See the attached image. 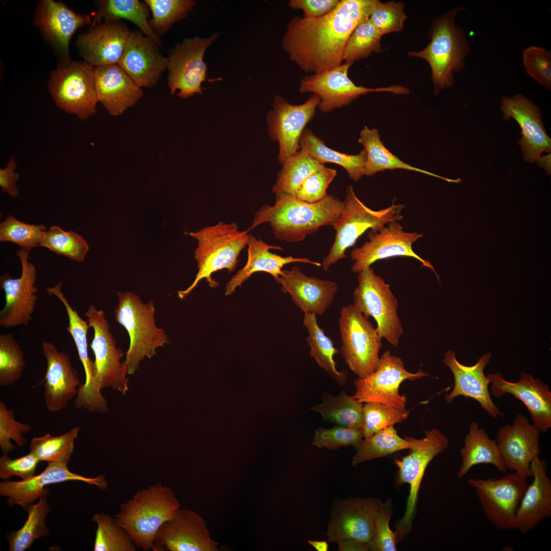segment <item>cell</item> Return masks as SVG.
<instances>
[{
  "label": "cell",
  "instance_id": "1",
  "mask_svg": "<svg viewBox=\"0 0 551 551\" xmlns=\"http://www.w3.org/2000/svg\"><path fill=\"white\" fill-rule=\"evenodd\" d=\"M379 0H340L319 17L292 18L282 46L289 59L305 72L318 73L343 63L346 42L361 22L369 18Z\"/></svg>",
  "mask_w": 551,
  "mask_h": 551
},
{
  "label": "cell",
  "instance_id": "2",
  "mask_svg": "<svg viewBox=\"0 0 551 551\" xmlns=\"http://www.w3.org/2000/svg\"><path fill=\"white\" fill-rule=\"evenodd\" d=\"M344 209L343 201L333 195L328 194L314 203L302 201L294 196H277L273 206L264 205L256 212L248 230L268 223L279 240L300 242L321 227H333Z\"/></svg>",
  "mask_w": 551,
  "mask_h": 551
},
{
  "label": "cell",
  "instance_id": "3",
  "mask_svg": "<svg viewBox=\"0 0 551 551\" xmlns=\"http://www.w3.org/2000/svg\"><path fill=\"white\" fill-rule=\"evenodd\" d=\"M464 10L463 7H456L434 17L429 30V43L420 51L407 53L409 57L421 58L428 63L436 95L452 87L454 73L465 66L470 52L468 40L463 28L456 22L457 14Z\"/></svg>",
  "mask_w": 551,
  "mask_h": 551
},
{
  "label": "cell",
  "instance_id": "4",
  "mask_svg": "<svg viewBox=\"0 0 551 551\" xmlns=\"http://www.w3.org/2000/svg\"><path fill=\"white\" fill-rule=\"evenodd\" d=\"M180 509V504L172 489L159 483L138 491L131 499L121 504L114 520L137 547L149 550L153 549L159 528Z\"/></svg>",
  "mask_w": 551,
  "mask_h": 551
},
{
  "label": "cell",
  "instance_id": "5",
  "mask_svg": "<svg viewBox=\"0 0 551 551\" xmlns=\"http://www.w3.org/2000/svg\"><path fill=\"white\" fill-rule=\"evenodd\" d=\"M248 231H239L235 222L220 221L199 231L190 232V235L198 241L194 258L198 270L193 283L186 290L178 291V296L184 298L187 296L203 279H206L210 287L218 286V283L212 279L211 275L223 269H228L229 272L235 270L238 256L247 245Z\"/></svg>",
  "mask_w": 551,
  "mask_h": 551
},
{
  "label": "cell",
  "instance_id": "6",
  "mask_svg": "<svg viewBox=\"0 0 551 551\" xmlns=\"http://www.w3.org/2000/svg\"><path fill=\"white\" fill-rule=\"evenodd\" d=\"M118 304L115 309L116 321L128 333L130 345L123 362L128 373L133 374L140 362L146 357L151 358L156 349L170 341L163 329L157 327L154 318L155 308L153 300L144 304L134 293L117 292Z\"/></svg>",
  "mask_w": 551,
  "mask_h": 551
},
{
  "label": "cell",
  "instance_id": "7",
  "mask_svg": "<svg viewBox=\"0 0 551 551\" xmlns=\"http://www.w3.org/2000/svg\"><path fill=\"white\" fill-rule=\"evenodd\" d=\"M343 202L344 211L333 226L336 232L335 240L321 264L324 271L338 260L347 257L346 250L354 246L366 230L378 231L387 224L403 218L401 212L404 205L392 204L385 209L372 210L358 198L351 185L346 188Z\"/></svg>",
  "mask_w": 551,
  "mask_h": 551
},
{
  "label": "cell",
  "instance_id": "8",
  "mask_svg": "<svg viewBox=\"0 0 551 551\" xmlns=\"http://www.w3.org/2000/svg\"><path fill=\"white\" fill-rule=\"evenodd\" d=\"M338 328L340 351L345 364L357 377L364 378L377 369L380 361L382 337L368 318L353 305L340 311Z\"/></svg>",
  "mask_w": 551,
  "mask_h": 551
},
{
  "label": "cell",
  "instance_id": "9",
  "mask_svg": "<svg viewBox=\"0 0 551 551\" xmlns=\"http://www.w3.org/2000/svg\"><path fill=\"white\" fill-rule=\"evenodd\" d=\"M424 438L416 439L406 437L412 443L409 453L401 460H396L398 467L397 484L409 485V494L405 514L395 523L394 532L397 541H402L410 533L415 513L418 492L426 468L433 458L444 452L449 442L439 430H424Z\"/></svg>",
  "mask_w": 551,
  "mask_h": 551
},
{
  "label": "cell",
  "instance_id": "10",
  "mask_svg": "<svg viewBox=\"0 0 551 551\" xmlns=\"http://www.w3.org/2000/svg\"><path fill=\"white\" fill-rule=\"evenodd\" d=\"M94 68L85 61L71 60L52 71L48 82V91L55 104L82 120H87L96 112L98 101Z\"/></svg>",
  "mask_w": 551,
  "mask_h": 551
},
{
  "label": "cell",
  "instance_id": "11",
  "mask_svg": "<svg viewBox=\"0 0 551 551\" xmlns=\"http://www.w3.org/2000/svg\"><path fill=\"white\" fill-rule=\"evenodd\" d=\"M358 283L353 306L366 317L374 318L382 338L397 347L404 330L398 315L397 300L390 285L371 266L358 273Z\"/></svg>",
  "mask_w": 551,
  "mask_h": 551
},
{
  "label": "cell",
  "instance_id": "12",
  "mask_svg": "<svg viewBox=\"0 0 551 551\" xmlns=\"http://www.w3.org/2000/svg\"><path fill=\"white\" fill-rule=\"evenodd\" d=\"M515 471L497 479L470 478L468 484L475 492L486 518L497 530L516 529V515L528 486Z\"/></svg>",
  "mask_w": 551,
  "mask_h": 551
},
{
  "label": "cell",
  "instance_id": "13",
  "mask_svg": "<svg viewBox=\"0 0 551 551\" xmlns=\"http://www.w3.org/2000/svg\"><path fill=\"white\" fill-rule=\"evenodd\" d=\"M218 36L215 33L208 38H185L168 51L167 80L171 94L179 90L177 95L186 98L203 93L202 84L206 80L208 70L204 55Z\"/></svg>",
  "mask_w": 551,
  "mask_h": 551
},
{
  "label": "cell",
  "instance_id": "14",
  "mask_svg": "<svg viewBox=\"0 0 551 551\" xmlns=\"http://www.w3.org/2000/svg\"><path fill=\"white\" fill-rule=\"evenodd\" d=\"M351 65L344 62L324 71L306 76L300 81L299 90L302 93L317 94L320 97L318 108L323 113L347 106L361 95L370 92L406 94L410 91L398 85L375 88L357 86L348 77Z\"/></svg>",
  "mask_w": 551,
  "mask_h": 551
},
{
  "label": "cell",
  "instance_id": "15",
  "mask_svg": "<svg viewBox=\"0 0 551 551\" xmlns=\"http://www.w3.org/2000/svg\"><path fill=\"white\" fill-rule=\"evenodd\" d=\"M425 376L430 375L421 370L415 373L408 371L400 357L387 350L380 358L379 365L373 372L355 381L356 392L353 397L361 403L374 402L404 409L407 398L405 394L399 393L402 383Z\"/></svg>",
  "mask_w": 551,
  "mask_h": 551
},
{
  "label": "cell",
  "instance_id": "16",
  "mask_svg": "<svg viewBox=\"0 0 551 551\" xmlns=\"http://www.w3.org/2000/svg\"><path fill=\"white\" fill-rule=\"evenodd\" d=\"M85 315L94 332L90 347L94 355V377L97 386L101 390L111 387L125 394L129 389L128 368L120 362L124 354L116 347L104 311L91 305Z\"/></svg>",
  "mask_w": 551,
  "mask_h": 551
},
{
  "label": "cell",
  "instance_id": "17",
  "mask_svg": "<svg viewBox=\"0 0 551 551\" xmlns=\"http://www.w3.org/2000/svg\"><path fill=\"white\" fill-rule=\"evenodd\" d=\"M369 240L360 247L353 249L350 257L353 262L351 270L354 273L371 266L375 261L394 257H411L417 260L423 267H428L440 278L432 264L422 259L413 250L412 244L422 237L417 232H406L397 221L391 222L378 231L370 230L367 235Z\"/></svg>",
  "mask_w": 551,
  "mask_h": 551
},
{
  "label": "cell",
  "instance_id": "18",
  "mask_svg": "<svg viewBox=\"0 0 551 551\" xmlns=\"http://www.w3.org/2000/svg\"><path fill=\"white\" fill-rule=\"evenodd\" d=\"M320 102V97L315 93L299 105L291 104L279 95L274 97L272 109L267 118L270 137L279 143L280 163L300 149L301 135L314 117Z\"/></svg>",
  "mask_w": 551,
  "mask_h": 551
},
{
  "label": "cell",
  "instance_id": "19",
  "mask_svg": "<svg viewBox=\"0 0 551 551\" xmlns=\"http://www.w3.org/2000/svg\"><path fill=\"white\" fill-rule=\"evenodd\" d=\"M29 251L21 249L17 252L22 267L20 277L14 279L8 274L1 277V288L5 295V305L0 312L1 327H28L32 319L38 289L36 268L29 261Z\"/></svg>",
  "mask_w": 551,
  "mask_h": 551
},
{
  "label": "cell",
  "instance_id": "20",
  "mask_svg": "<svg viewBox=\"0 0 551 551\" xmlns=\"http://www.w3.org/2000/svg\"><path fill=\"white\" fill-rule=\"evenodd\" d=\"M381 503L373 498H335L328 525V541L352 539L368 544L373 536L375 517Z\"/></svg>",
  "mask_w": 551,
  "mask_h": 551
},
{
  "label": "cell",
  "instance_id": "21",
  "mask_svg": "<svg viewBox=\"0 0 551 551\" xmlns=\"http://www.w3.org/2000/svg\"><path fill=\"white\" fill-rule=\"evenodd\" d=\"M204 519L188 509H180L158 530L154 551H217Z\"/></svg>",
  "mask_w": 551,
  "mask_h": 551
},
{
  "label": "cell",
  "instance_id": "22",
  "mask_svg": "<svg viewBox=\"0 0 551 551\" xmlns=\"http://www.w3.org/2000/svg\"><path fill=\"white\" fill-rule=\"evenodd\" d=\"M69 481L85 482L104 490L108 488V482L103 475L86 477L70 471L67 463H48L40 474L20 481L5 480L0 483V495L8 497L10 506L17 504L24 510L34 502L50 494L48 485Z\"/></svg>",
  "mask_w": 551,
  "mask_h": 551
},
{
  "label": "cell",
  "instance_id": "23",
  "mask_svg": "<svg viewBox=\"0 0 551 551\" xmlns=\"http://www.w3.org/2000/svg\"><path fill=\"white\" fill-rule=\"evenodd\" d=\"M87 14L76 13L61 1L41 0L35 9L34 25L57 52L64 64L71 61L69 54L70 39L78 29L91 24Z\"/></svg>",
  "mask_w": 551,
  "mask_h": 551
},
{
  "label": "cell",
  "instance_id": "24",
  "mask_svg": "<svg viewBox=\"0 0 551 551\" xmlns=\"http://www.w3.org/2000/svg\"><path fill=\"white\" fill-rule=\"evenodd\" d=\"M540 433L526 416L519 413L513 424L499 428L496 442L507 470L525 478L532 477L530 464L540 453Z\"/></svg>",
  "mask_w": 551,
  "mask_h": 551
},
{
  "label": "cell",
  "instance_id": "25",
  "mask_svg": "<svg viewBox=\"0 0 551 551\" xmlns=\"http://www.w3.org/2000/svg\"><path fill=\"white\" fill-rule=\"evenodd\" d=\"M487 377L493 395L500 398L507 393L513 395L525 406L533 424L540 432H546L551 427V392L547 384L525 372L520 373L516 382L505 380L498 372Z\"/></svg>",
  "mask_w": 551,
  "mask_h": 551
},
{
  "label": "cell",
  "instance_id": "26",
  "mask_svg": "<svg viewBox=\"0 0 551 551\" xmlns=\"http://www.w3.org/2000/svg\"><path fill=\"white\" fill-rule=\"evenodd\" d=\"M156 41L141 31H131L118 65L140 87L155 86L167 70V57Z\"/></svg>",
  "mask_w": 551,
  "mask_h": 551
},
{
  "label": "cell",
  "instance_id": "27",
  "mask_svg": "<svg viewBox=\"0 0 551 551\" xmlns=\"http://www.w3.org/2000/svg\"><path fill=\"white\" fill-rule=\"evenodd\" d=\"M46 368L43 379L45 404L52 412L66 408L77 396L81 384L78 371L68 354L59 351L52 342L42 343Z\"/></svg>",
  "mask_w": 551,
  "mask_h": 551
},
{
  "label": "cell",
  "instance_id": "28",
  "mask_svg": "<svg viewBox=\"0 0 551 551\" xmlns=\"http://www.w3.org/2000/svg\"><path fill=\"white\" fill-rule=\"evenodd\" d=\"M500 109L505 120L513 118L521 129L522 137L518 143L526 162H537L543 152H550V138L543 127L538 106L518 94L503 97Z\"/></svg>",
  "mask_w": 551,
  "mask_h": 551
},
{
  "label": "cell",
  "instance_id": "29",
  "mask_svg": "<svg viewBox=\"0 0 551 551\" xmlns=\"http://www.w3.org/2000/svg\"><path fill=\"white\" fill-rule=\"evenodd\" d=\"M131 32L120 21L100 22L79 36L77 46L85 62L93 67L117 64Z\"/></svg>",
  "mask_w": 551,
  "mask_h": 551
},
{
  "label": "cell",
  "instance_id": "30",
  "mask_svg": "<svg viewBox=\"0 0 551 551\" xmlns=\"http://www.w3.org/2000/svg\"><path fill=\"white\" fill-rule=\"evenodd\" d=\"M491 355V353L483 355L474 365L469 366L460 363L454 351L448 350L446 352L443 363L451 370L454 377L453 390L445 397L447 403L462 395L477 400L492 418L496 419L503 415L491 398L489 390L490 380L484 371Z\"/></svg>",
  "mask_w": 551,
  "mask_h": 551
},
{
  "label": "cell",
  "instance_id": "31",
  "mask_svg": "<svg viewBox=\"0 0 551 551\" xmlns=\"http://www.w3.org/2000/svg\"><path fill=\"white\" fill-rule=\"evenodd\" d=\"M281 290L289 294L295 305L304 313L321 315L332 304L338 285L334 281L308 276L297 266L283 270L274 279Z\"/></svg>",
  "mask_w": 551,
  "mask_h": 551
},
{
  "label": "cell",
  "instance_id": "32",
  "mask_svg": "<svg viewBox=\"0 0 551 551\" xmlns=\"http://www.w3.org/2000/svg\"><path fill=\"white\" fill-rule=\"evenodd\" d=\"M98 102L111 116L121 115L143 96V90L118 65L95 67Z\"/></svg>",
  "mask_w": 551,
  "mask_h": 551
},
{
  "label": "cell",
  "instance_id": "33",
  "mask_svg": "<svg viewBox=\"0 0 551 551\" xmlns=\"http://www.w3.org/2000/svg\"><path fill=\"white\" fill-rule=\"evenodd\" d=\"M533 480L528 485L516 515V529L525 534L551 516V480L546 465L539 456L530 464Z\"/></svg>",
  "mask_w": 551,
  "mask_h": 551
},
{
  "label": "cell",
  "instance_id": "34",
  "mask_svg": "<svg viewBox=\"0 0 551 551\" xmlns=\"http://www.w3.org/2000/svg\"><path fill=\"white\" fill-rule=\"evenodd\" d=\"M61 289L62 282H59L54 287L46 288V291L49 294L56 296L65 308L68 319L66 330L74 341L84 369L85 381L79 387L78 397L84 402H95L101 399L102 395L95 380L93 361L89 356L87 333L90 327L88 321L84 320L70 305Z\"/></svg>",
  "mask_w": 551,
  "mask_h": 551
},
{
  "label": "cell",
  "instance_id": "35",
  "mask_svg": "<svg viewBox=\"0 0 551 551\" xmlns=\"http://www.w3.org/2000/svg\"><path fill=\"white\" fill-rule=\"evenodd\" d=\"M247 260L246 265L239 270L227 283L225 294L230 295L236 288L241 285L252 274L263 271L270 274L274 279L282 272L284 265L292 263H303L320 267V263L312 261L308 258L292 256L282 257L270 252V249L283 250V248L268 244L251 234L247 241Z\"/></svg>",
  "mask_w": 551,
  "mask_h": 551
},
{
  "label": "cell",
  "instance_id": "36",
  "mask_svg": "<svg viewBox=\"0 0 551 551\" xmlns=\"http://www.w3.org/2000/svg\"><path fill=\"white\" fill-rule=\"evenodd\" d=\"M460 453L462 463L456 474L458 478L464 477L474 466L481 464L493 465L500 472L506 473L508 470L496 441L491 439L476 421L470 423Z\"/></svg>",
  "mask_w": 551,
  "mask_h": 551
},
{
  "label": "cell",
  "instance_id": "37",
  "mask_svg": "<svg viewBox=\"0 0 551 551\" xmlns=\"http://www.w3.org/2000/svg\"><path fill=\"white\" fill-rule=\"evenodd\" d=\"M358 142L365 149L367 154L364 175L372 176L379 171L386 170L403 169L419 172L441 179L450 183H458L461 179H450L430 171L411 166L400 160L391 153L382 142L377 129H369L365 127L360 133Z\"/></svg>",
  "mask_w": 551,
  "mask_h": 551
},
{
  "label": "cell",
  "instance_id": "38",
  "mask_svg": "<svg viewBox=\"0 0 551 551\" xmlns=\"http://www.w3.org/2000/svg\"><path fill=\"white\" fill-rule=\"evenodd\" d=\"M97 11L90 26L105 21H118L123 19L136 26L145 36L157 42L161 48L162 43L153 32L149 23L151 11L143 1L138 0H103L96 1Z\"/></svg>",
  "mask_w": 551,
  "mask_h": 551
},
{
  "label": "cell",
  "instance_id": "39",
  "mask_svg": "<svg viewBox=\"0 0 551 551\" xmlns=\"http://www.w3.org/2000/svg\"><path fill=\"white\" fill-rule=\"evenodd\" d=\"M300 149L321 164L332 163L344 168L350 178L357 181L364 175L366 152L363 148L357 155H348L328 147L324 141L308 128L304 130L299 140Z\"/></svg>",
  "mask_w": 551,
  "mask_h": 551
},
{
  "label": "cell",
  "instance_id": "40",
  "mask_svg": "<svg viewBox=\"0 0 551 551\" xmlns=\"http://www.w3.org/2000/svg\"><path fill=\"white\" fill-rule=\"evenodd\" d=\"M303 324L308 332L306 340L310 347V356L339 385H343L347 380V373L344 370H337L334 359V356L339 351L335 347L332 339L318 325L316 315L304 313Z\"/></svg>",
  "mask_w": 551,
  "mask_h": 551
},
{
  "label": "cell",
  "instance_id": "41",
  "mask_svg": "<svg viewBox=\"0 0 551 551\" xmlns=\"http://www.w3.org/2000/svg\"><path fill=\"white\" fill-rule=\"evenodd\" d=\"M362 403L342 390L337 396L324 393L321 403L310 409L320 413L322 419L336 425L360 429L362 425Z\"/></svg>",
  "mask_w": 551,
  "mask_h": 551
},
{
  "label": "cell",
  "instance_id": "42",
  "mask_svg": "<svg viewBox=\"0 0 551 551\" xmlns=\"http://www.w3.org/2000/svg\"><path fill=\"white\" fill-rule=\"evenodd\" d=\"M26 511L28 516L22 527L7 535L10 551H24L31 547L36 539L49 534L45 522L51 511L46 496L41 497L37 503L29 505Z\"/></svg>",
  "mask_w": 551,
  "mask_h": 551
},
{
  "label": "cell",
  "instance_id": "43",
  "mask_svg": "<svg viewBox=\"0 0 551 551\" xmlns=\"http://www.w3.org/2000/svg\"><path fill=\"white\" fill-rule=\"evenodd\" d=\"M324 164L298 150L283 163L272 192L277 196H294L298 186L312 173Z\"/></svg>",
  "mask_w": 551,
  "mask_h": 551
},
{
  "label": "cell",
  "instance_id": "44",
  "mask_svg": "<svg viewBox=\"0 0 551 551\" xmlns=\"http://www.w3.org/2000/svg\"><path fill=\"white\" fill-rule=\"evenodd\" d=\"M412 446L411 441L406 437H399L393 426L389 427L362 440L356 447L357 452L353 458L352 465L356 466L366 461L410 449Z\"/></svg>",
  "mask_w": 551,
  "mask_h": 551
},
{
  "label": "cell",
  "instance_id": "45",
  "mask_svg": "<svg viewBox=\"0 0 551 551\" xmlns=\"http://www.w3.org/2000/svg\"><path fill=\"white\" fill-rule=\"evenodd\" d=\"M80 428L75 427L57 436L47 433L34 437L30 444V452L40 460L48 463H67L73 453L74 442L78 437Z\"/></svg>",
  "mask_w": 551,
  "mask_h": 551
},
{
  "label": "cell",
  "instance_id": "46",
  "mask_svg": "<svg viewBox=\"0 0 551 551\" xmlns=\"http://www.w3.org/2000/svg\"><path fill=\"white\" fill-rule=\"evenodd\" d=\"M382 37L369 18L364 20L357 26L348 38L343 51V62L352 65L373 53L381 52Z\"/></svg>",
  "mask_w": 551,
  "mask_h": 551
},
{
  "label": "cell",
  "instance_id": "47",
  "mask_svg": "<svg viewBox=\"0 0 551 551\" xmlns=\"http://www.w3.org/2000/svg\"><path fill=\"white\" fill-rule=\"evenodd\" d=\"M148 6L151 18L149 25L160 38L167 33L172 25L186 18L193 9L194 0H144Z\"/></svg>",
  "mask_w": 551,
  "mask_h": 551
},
{
  "label": "cell",
  "instance_id": "48",
  "mask_svg": "<svg viewBox=\"0 0 551 551\" xmlns=\"http://www.w3.org/2000/svg\"><path fill=\"white\" fill-rule=\"evenodd\" d=\"M92 521L97 524L94 551H136L137 546L128 533L114 518L103 513L95 514Z\"/></svg>",
  "mask_w": 551,
  "mask_h": 551
},
{
  "label": "cell",
  "instance_id": "49",
  "mask_svg": "<svg viewBox=\"0 0 551 551\" xmlns=\"http://www.w3.org/2000/svg\"><path fill=\"white\" fill-rule=\"evenodd\" d=\"M40 246L79 262H83L89 246L86 240L73 231H65L57 226L47 230Z\"/></svg>",
  "mask_w": 551,
  "mask_h": 551
},
{
  "label": "cell",
  "instance_id": "50",
  "mask_svg": "<svg viewBox=\"0 0 551 551\" xmlns=\"http://www.w3.org/2000/svg\"><path fill=\"white\" fill-rule=\"evenodd\" d=\"M25 367L21 348L11 334L0 335V386L8 387L21 378Z\"/></svg>",
  "mask_w": 551,
  "mask_h": 551
},
{
  "label": "cell",
  "instance_id": "51",
  "mask_svg": "<svg viewBox=\"0 0 551 551\" xmlns=\"http://www.w3.org/2000/svg\"><path fill=\"white\" fill-rule=\"evenodd\" d=\"M409 411L378 403H366L363 407L362 425L363 438L371 436L377 432L402 422L409 416Z\"/></svg>",
  "mask_w": 551,
  "mask_h": 551
},
{
  "label": "cell",
  "instance_id": "52",
  "mask_svg": "<svg viewBox=\"0 0 551 551\" xmlns=\"http://www.w3.org/2000/svg\"><path fill=\"white\" fill-rule=\"evenodd\" d=\"M47 231L42 224L26 223L8 215L0 224V241L13 242L30 252L40 246Z\"/></svg>",
  "mask_w": 551,
  "mask_h": 551
},
{
  "label": "cell",
  "instance_id": "53",
  "mask_svg": "<svg viewBox=\"0 0 551 551\" xmlns=\"http://www.w3.org/2000/svg\"><path fill=\"white\" fill-rule=\"evenodd\" d=\"M404 8L405 4L401 2L379 0L369 19L382 36L401 32L407 18Z\"/></svg>",
  "mask_w": 551,
  "mask_h": 551
},
{
  "label": "cell",
  "instance_id": "54",
  "mask_svg": "<svg viewBox=\"0 0 551 551\" xmlns=\"http://www.w3.org/2000/svg\"><path fill=\"white\" fill-rule=\"evenodd\" d=\"M13 409H8L1 400L0 446L4 454L7 455L15 449L11 440L15 441L17 446H23L27 441L24 434L31 430L30 425L17 421Z\"/></svg>",
  "mask_w": 551,
  "mask_h": 551
},
{
  "label": "cell",
  "instance_id": "55",
  "mask_svg": "<svg viewBox=\"0 0 551 551\" xmlns=\"http://www.w3.org/2000/svg\"><path fill=\"white\" fill-rule=\"evenodd\" d=\"M525 72L543 87L551 88V51L538 46H529L522 52Z\"/></svg>",
  "mask_w": 551,
  "mask_h": 551
},
{
  "label": "cell",
  "instance_id": "56",
  "mask_svg": "<svg viewBox=\"0 0 551 551\" xmlns=\"http://www.w3.org/2000/svg\"><path fill=\"white\" fill-rule=\"evenodd\" d=\"M336 175L335 169L322 165L302 182L296 189L294 197L309 203L322 200L328 194L327 189Z\"/></svg>",
  "mask_w": 551,
  "mask_h": 551
},
{
  "label": "cell",
  "instance_id": "57",
  "mask_svg": "<svg viewBox=\"0 0 551 551\" xmlns=\"http://www.w3.org/2000/svg\"><path fill=\"white\" fill-rule=\"evenodd\" d=\"M363 438L360 429L335 425L331 429L319 428L315 430L313 445L319 448L325 447L335 450L341 447L349 445L356 447Z\"/></svg>",
  "mask_w": 551,
  "mask_h": 551
},
{
  "label": "cell",
  "instance_id": "58",
  "mask_svg": "<svg viewBox=\"0 0 551 551\" xmlns=\"http://www.w3.org/2000/svg\"><path fill=\"white\" fill-rule=\"evenodd\" d=\"M391 516L390 500L381 503L375 517L373 536L368 543L370 550H396L397 540L395 533L390 530L389 525Z\"/></svg>",
  "mask_w": 551,
  "mask_h": 551
},
{
  "label": "cell",
  "instance_id": "59",
  "mask_svg": "<svg viewBox=\"0 0 551 551\" xmlns=\"http://www.w3.org/2000/svg\"><path fill=\"white\" fill-rule=\"evenodd\" d=\"M40 462L32 452L20 458L12 459L4 454L0 458V477L4 481L17 476L27 480L34 475L37 466Z\"/></svg>",
  "mask_w": 551,
  "mask_h": 551
},
{
  "label": "cell",
  "instance_id": "60",
  "mask_svg": "<svg viewBox=\"0 0 551 551\" xmlns=\"http://www.w3.org/2000/svg\"><path fill=\"white\" fill-rule=\"evenodd\" d=\"M340 0H290L288 6L295 10H302L306 18L321 17L335 9Z\"/></svg>",
  "mask_w": 551,
  "mask_h": 551
},
{
  "label": "cell",
  "instance_id": "61",
  "mask_svg": "<svg viewBox=\"0 0 551 551\" xmlns=\"http://www.w3.org/2000/svg\"><path fill=\"white\" fill-rule=\"evenodd\" d=\"M17 165L14 156L8 161L6 166L0 169V186L2 191L12 197L19 195L16 182L19 178V174L15 171Z\"/></svg>",
  "mask_w": 551,
  "mask_h": 551
},
{
  "label": "cell",
  "instance_id": "62",
  "mask_svg": "<svg viewBox=\"0 0 551 551\" xmlns=\"http://www.w3.org/2000/svg\"><path fill=\"white\" fill-rule=\"evenodd\" d=\"M336 543L340 551H367L369 550L367 543L355 539L341 540Z\"/></svg>",
  "mask_w": 551,
  "mask_h": 551
},
{
  "label": "cell",
  "instance_id": "63",
  "mask_svg": "<svg viewBox=\"0 0 551 551\" xmlns=\"http://www.w3.org/2000/svg\"><path fill=\"white\" fill-rule=\"evenodd\" d=\"M309 544L317 551H328L329 544L327 541L308 540Z\"/></svg>",
  "mask_w": 551,
  "mask_h": 551
},
{
  "label": "cell",
  "instance_id": "64",
  "mask_svg": "<svg viewBox=\"0 0 551 551\" xmlns=\"http://www.w3.org/2000/svg\"><path fill=\"white\" fill-rule=\"evenodd\" d=\"M550 154L547 155L546 156L540 157L537 162L538 165L545 169L546 173L550 174Z\"/></svg>",
  "mask_w": 551,
  "mask_h": 551
}]
</instances>
